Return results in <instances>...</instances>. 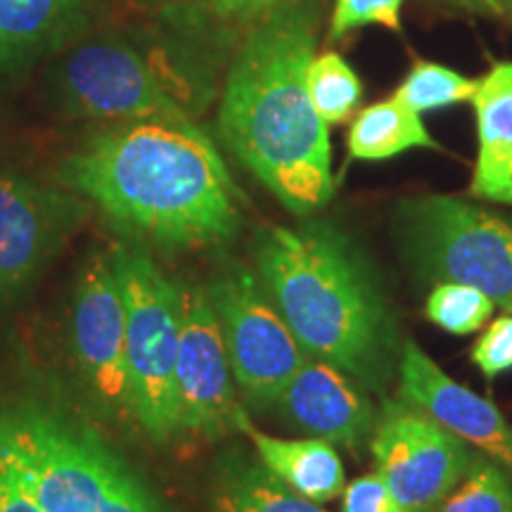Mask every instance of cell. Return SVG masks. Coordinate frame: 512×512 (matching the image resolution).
<instances>
[{
    "label": "cell",
    "mask_w": 512,
    "mask_h": 512,
    "mask_svg": "<svg viewBox=\"0 0 512 512\" xmlns=\"http://www.w3.org/2000/svg\"><path fill=\"white\" fill-rule=\"evenodd\" d=\"M60 174L119 228L157 245L211 247L238 230V190L190 117L124 121L64 159Z\"/></svg>",
    "instance_id": "cell-1"
},
{
    "label": "cell",
    "mask_w": 512,
    "mask_h": 512,
    "mask_svg": "<svg viewBox=\"0 0 512 512\" xmlns=\"http://www.w3.org/2000/svg\"><path fill=\"white\" fill-rule=\"evenodd\" d=\"M316 36L318 12L302 0L256 24L233 57L219 110L230 152L297 216L335 192L328 124L306 86Z\"/></svg>",
    "instance_id": "cell-2"
},
{
    "label": "cell",
    "mask_w": 512,
    "mask_h": 512,
    "mask_svg": "<svg viewBox=\"0 0 512 512\" xmlns=\"http://www.w3.org/2000/svg\"><path fill=\"white\" fill-rule=\"evenodd\" d=\"M254 259L275 309L306 354L380 392L399 368V337L373 268L325 221L259 228Z\"/></svg>",
    "instance_id": "cell-3"
},
{
    "label": "cell",
    "mask_w": 512,
    "mask_h": 512,
    "mask_svg": "<svg viewBox=\"0 0 512 512\" xmlns=\"http://www.w3.org/2000/svg\"><path fill=\"white\" fill-rule=\"evenodd\" d=\"M403 256L430 283H463L512 313V219L446 195L399 204Z\"/></svg>",
    "instance_id": "cell-4"
},
{
    "label": "cell",
    "mask_w": 512,
    "mask_h": 512,
    "mask_svg": "<svg viewBox=\"0 0 512 512\" xmlns=\"http://www.w3.org/2000/svg\"><path fill=\"white\" fill-rule=\"evenodd\" d=\"M126 306V370L131 411L157 444L178 437L176 358L181 287L150 256L117 247L112 254Z\"/></svg>",
    "instance_id": "cell-5"
},
{
    "label": "cell",
    "mask_w": 512,
    "mask_h": 512,
    "mask_svg": "<svg viewBox=\"0 0 512 512\" xmlns=\"http://www.w3.org/2000/svg\"><path fill=\"white\" fill-rule=\"evenodd\" d=\"M235 384L256 406H271L309 354L247 268H230L207 287Z\"/></svg>",
    "instance_id": "cell-6"
},
{
    "label": "cell",
    "mask_w": 512,
    "mask_h": 512,
    "mask_svg": "<svg viewBox=\"0 0 512 512\" xmlns=\"http://www.w3.org/2000/svg\"><path fill=\"white\" fill-rule=\"evenodd\" d=\"M370 451L406 512L437 510L472 463L463 439L403 399L382 403Z\"/></svg>",
    "instance_id": "cell-7"
},
{
    "label": "cell",
    "mask_w": 512,
    "mask_h": 512,
    "mask_svg": "<svg viewBox=\"0 0 512 512\" xmlns=\"http://www.w3.org/2000/svg\"><path fill=\"white\" fill-rule=\"evenodd\" d=\"M166 69L124 41H91L62 64V88L88 117L114 121L188 117Z\"/></svg>",
    "instance_id": "cell-8"
},
{
    "label": "cell",
    "mask_w": 512,
    "mask_h": 512,
    "mask_svg": "<svg viewBox=\"0 0 512 512\" xmlns=\"http://www.w3.org/2000/svg\"><path fill=\"white\" fill-rule=\"evenodd\" d=\"M240 413L226 342L209 292L183 285L176 358L178 434L202 439L221 437L238 430Z\"/></svg>",
    "instance_id": "cell-9"
},
{
    "label": "cell",
    "mask_w": 512,
    "mask_h": 512,
    "mask_svg": "<svg viewBox=\"0 0 512 512\" xmlns=\"http://www.w3.org/2000/svg\"><path fill=\"white\" fill-rule=\"evenodd\" d=\"M72 342L79 373L110 413H133L126 370V306L112 259L93 254L74 294Z\"/></svg>",
    "instance_id": "cell-10"
},
{
    "label": "cell",
    "mask_w": 512,
    "mask_h": 512,
    "mask_svg": "<svg viewBox=\"0 0 512 512\" xmlns=\"http://www.w3.org/2000/svg\"><path fill=\"white\" fill-rule=\"evenodd\" d=\"M396 370L403 401L512 470V425L494 403L448 377L411 339L403 342Z\"/></svg>",
    "instance_id": "cell-11"
},
{
    "label": "cell",
    "mask_w": 512,
    "mask_h": 512,
    "mask_svg": "<svg viewBox=\"0 0 512 512\" xmlns=\"http://www.w3.org/2000/svg\"><path fill=\"white\" fill-rule=\"evenodd\" d=\"M366 392L339 368L309 358L275 403L294 430L356 453L373 439L377 425L375 406Z\"/></svg>",
    "instance_id": "cell-12"
},
{
    "label": "cell",
    "mask_w": 512,
    "mask_h": 512,
    "mask_svg": "<svg viewBox=\"0 0 512 512\" xmlns=\"http://www.w3.org/2000/svg\"><path fill=\"white\" fill-rule=\"evenodd\" d=\"M472 105L479 150L470 192L512 207V62L496 64L479 81Z\"/></svg>",
    "instance_id": "cell-13"
},
{
    "label": "cell",
    "mask_w": 512,
    "mask_h": 512,
    "mask_svg": "<svg viewBox=\"0 0 512 512\" xmlns=\"http://www.w3.org/2000/svg\"><path fill=\"white\" fill-rule=\"evenodd\" d=\"M55 235L53 200L22 178L0 176V287L36 271Z\"/></svg>",
    "instance_id": "cell-14"
},
{
    "label": "cell",
    "mask_w": 512,
    "mask_h": 512,
    "mask_svg": "<svg viewBox=\"0 0 512 512\" xmlns=\"http://www.w3.org/2000/svg\"><path fill=\"white\" fill-rule=\"evenodd\" d=\"M238 430L245 432L256 448V458L273 472L280 482L292 491L309 498L313 503H330L347 486V470L339 458L335 444L330 441L309 439H280L259 432L242 411Z\"/></svg>",
    "instance_id": "cell-15"
},
{
    "label": "cell",
    "mask_w": 512,
    "mask_h": 512,
    "mask_svg": "<svg viewBox=\"0 0 512 512\" xmlns=\"http://www.w3.org/2000/svg\"><path fill=\"white\" fill-rule=\"evenodd\" d=\"M214 512H328L266 470L261 460L230 456L211 484Z\"/></svg>",
    "instance_id": "cell-16"
},
{
    "label": "cell",
    "mask_w": 512,
    "mask_h": 512,
    "mask_svg": "<svg viewBox=\"0 0 512 512\" xmlns=\"http://www.w3.org/2000/svg\"><path fill=\"white\" fill-rule=\"evenodd\" d=\"M347 145L349 155L361 162H384L415 147L439 150V143L422 124L420 114L396 95L358 114L351 124Z\"/></svg>",
    "instance_id": "cell-17"
},
{
    "label": "cell",
    "mask_w": 512,
    "mask_h": 512,
    "mask_svg": "<svg viewBox=\"0 0 512 512\" xmlns=\"http://www.w3.org/2000/svg\"><path fill=\"white\" fill-rule=\"evenodd\" d=\"M81 0H0V67L53 46L74 24Z\"/></svg>",
    "instance_id": "cell-18"
},
{
    "label": "cell",
    "mask_w": 512,
    "mask_h": 512,
    "mask_svg": "<svg viewBox=\"0 0 512 512\" xmlns=\"http://www.w3.org/2000/svg\"><path fill=\"white\" fill-rule=\"evenodd\" d=\"M176 22L200 38H245L294 0H166Z\"/></svg>",
    "instance_id": "cell-19"
},
{
    "label": "cell",
    "mask_w": 512,
    "mask_h": 512,
    "mask_svg": "<svg viewBox=\"0 0 512 512\" xmlns=\"http://www.w3.org/2000/svg\"><path fill=\"white\" fill-rule=\"evenodd\" d=\"M306 86L313 107L325 124H342L356 112L363 86L347 60L337 53L313 55L306 69Z\"/></svg>",
    "instance_id": "cell-20"
},
{
    "label": "cell",
    "mask_w": 512,
    "mask_h": 512,
    "mask_svg": "<svg viewBox=\"0 0 512 512\" xmlns=\"http://www.w3.org/2000/svg\"><path fill=\"white\" fill-rule=\"evenodd\" d=\"M0 512H43L24 460L8 389H0Z\"/></svg>",
    "instance_id": "cell-21"
},
{
    "label": "cell",
    "mask_w": 512,
    "mask_h": 512,
    "mask_svg": "<svg viewBox=\"0 0 512 512\" xmlns=\"http://www.w3.org/2000/svg\"><path fill=\"white\" fill-rule=\"evenodd\" d=\"M479 81H472L456 69L437 62H415L406 79L396 91V98L406 102L418 114L441 110V107L472 102Z\"/></svg>",
    "instance_id": "cell-22"
},
{
    "label": "cell",
    "mask_w": 512,
    "mask_h": 512,
    "mask_svg": "<svg viewBox=\"0 0 512 512\" xmlns=\"http://www.w3.org/2000/svg\"><path fill=\"white\" fill-rule=\"evenodd\" d=\"M494 299L463 283H434L425 313L430 323L451 335H472L494 316Z\"/></svg>",
    "instance_id": "cell-23"
},
{
    "label": "cell",
    "mask_w": 512,
    "mask_h": 512,
    "mask_svg": "<svg viewBox=\"0 0 512 512\" xmlns=\"http://www.w3.org/2000/svg\"><path fill=\"white\" fill-rule=\"evenodd\" d=\"M434 512H512V484L496 460L472 458L456 489Z\"/></svg>",
    "instance_id": "cell-24"
},
{
    "label": "cell",
    "mask_w": 512,
    "mask_h": 512,
    "mask_svg": "<svg viewBox=\"0 0 512 512\" xmlns=\"http://www.w3.org/2000/svg\"><path fill=\"white\" fill-rule=\"evenodd\" d=\"M403 0H335L330 19V41H339L349 31L370 27H387L401 31Z\"/></svg>",
    "instance_id": "cell-25"
},
{
    "label": "cell",
    "mask_w": 512,
    "mask_h": 512,
    "mask_svg": "<svg viewBox=\"0 0 512 512\" xmlns=\"http://www.w3.org/2000/svg\"><path fill=\"white\" fill-rule=\"evenodd\" d=\"M472 361L486 380H496L512 370V316H501L486 325L472 349Z\"/></svg>",
    "instance_id": "cell-26"
},
{
    "label": "cell",
    "mask_w": 512,
    "mask_h": 512,
    "mask_svg": "<svg viewBox=\"0 0 512 512\" xmlns=\"http://www.w3.org/2000/svg\"><path fill=\"white\" fill-rule=\"evenodd\" d=\"M342 512H406L380 472L354 479L342 491Z\"/></svg>",
    "instance_id": "cell-27"
},
{
    "label": "cell",
    "mask_w": 512,
    "mask_h": 512,
    "mask_svg": "<svg viewBox=\"0 0 512 512\" xmlns=\"http://www.w3.org/2000/svg\"><path fill=\"white\" fill-rule=\"evenodd\" d=\"M444 3L465 12H477V15L512 17V0H444Z\"/></svg>",
    "instance_id": "cell-28"
}]
</instances>
